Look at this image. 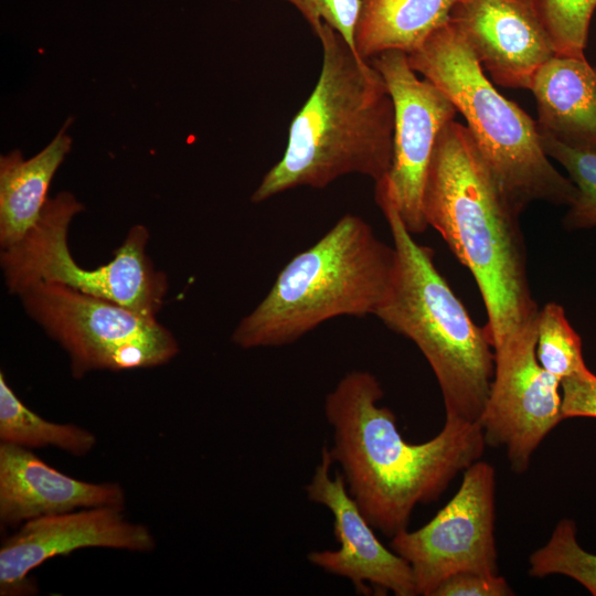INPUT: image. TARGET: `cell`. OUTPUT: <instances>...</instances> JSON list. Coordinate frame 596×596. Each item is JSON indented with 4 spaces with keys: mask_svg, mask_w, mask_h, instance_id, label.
Wrapping results in <instances>:
<instances>
[{
    "mask_svg": "<svg viewBox=\"0 0 596 596\" xmlns=\"http://www.w3.org/2000/svg\"><path fill=\"white\" fill-rule=\"evenodd\" d=\"M383 395L374 374L353 370L326 395L323 411L332 428L329 454L349 493L369 523L392 539L407 529L415 507L437 500L487 444L480 423L449 417L432 439L409 443L395 414L379 404Z\"/></svg>",
    "mask_w": 596,
    "mask_h": 596,
    "instance_id": "1",
    "label": "cell"
},
{
    "mask_svg": "<svg viewBox=\"0 0 596 596\" xmlns=\"http://www.w3.org/2000/svg\"><path fill=\"white\" fill-rule=\"evenodd\" d=\"M423 211L427 225L441 235L477 283L493 350L538 321L522 212L500 187L467 126L455 119L437 136Z\"/></svg>",
    "mask_w": 596,
    "mask_h": 596,
    "instance_id": "2",
    "label": "cell"
},
{
    "mask_svg": "<svg viewBox=\"0 0 596 596\" xmlns=\"http://www.w3.org/2000/svg\"><path fill=\"white\" fill-rule=\"evenodd\" d=\"M315 35L322 64L310 96L292 118L281 159L251 196L262 203L298 187L323 189L347 174L374 182L393 157L394 105L377 70L323 23Z\"/></svg>",
    "mask_w": 596,
    "mask_h": 596,
    "instance_id": "3",
    "label": "cell"
},
{
    "mask_svg": "<svg viewBox=\"0 0 596 596\" xmlns=\"http://www.w3.org/2000/svg\"><path fill=\"white\" fill-rule=\"evenodd\" d=\"M375 202L396 253L392 285L375 317L423 353L437 379L446 417L479 423L494 374L486 328L471 320L437 269L433 249L406 228L386 177L375 182Z\"/></svg>",
    "mask_w": 596,
    "mask_h": 596,
    "instance_id": "4",
    "label": "cell"
},
{
    "mask_svg": "<svg viewBox=\"0 0 596 596\" xmlns=\"http://www.w3.org/2000/svg\"><path fill=\"white\" fill-rule=\"evenodd\" d=\"M396 253L361 216L345 214L294 256L232 334L243 349L290 344L322 322L377 312L394 277Z\"/></svg>",
    "mask_w": 596,
    "mask_h": 596,
    "instance_id": "5",
    "label": "cell"
},
{
    "mask_svg": "<svg viewBox=\"0 0 596 596\" xmlns=\"http://www.w3.org/2000/svg\"><path fill=\"white\" fill-rule=\"evenodd\" d=\"M407 57L464 116L492 174L521 212L534 201L570 206L576 200L575 184L545 155L536 121L498 92L450 21Z\"/></svg>",
    "mask_w": 596,
    "mask_h": 596,
    "instance_id": "6",
    "label": "cell"
},
{
    "mask_svg": "<svg viewBox=\"0 0 596 596\" xmlns=\"http://www.w3.org/2000/svg\"><path fill=\"white\" fill-rule=\"evenodd\" d=\"M83 210L71 192H60L47 200L39 221L21 241L1 249L0 264L9 291L19 295L36 283L60 284L156 318L168 281L147 255V227L132 226L113 260L85 269L74 260L67 243L70 223Z\"/></svg>",
    "mask_w": 596,
    "mask_h": 596,
    "instance_id": "7",
    "label": "cell"
},
{
    "mask_svg": "<svg viewBox=\"0 0 596 596\" xmlns=\"http://www.w3.org/2000/svg\"><path fill=\"white\" fill-rule=\"evenodd\" d=\"M26 313L58 342L71 359L74 377L91 371L158 366L179 345L156 318L114 301L52 283H36L21 294Z\"/></svg>",
    "mask_w": 596,
    "mask_h": 596,
    "instance_id": "8",
    "label": "cell"
},
{
    "mask_svg": "<svg viewBox=\"0 0 596 596\" xmlns=\"http://www.w3.org/2000/svg\"><path fill=\"white\" fill-rule=\"evenodd\" d=\"M494 493V468L479 459L465 470L458 491L433 519L391 539L390 547L413 571L417 595L433 596L460 572L498 574Z\"/></svg>",
    "mask_w": 596,
    "mask_h": 596,
    "instance_id": "9",
    "label": "cell"
},
{
    "mask_svg": "<svg viewBox=\"0 0 596 596\" xmlns=\"http://www.w3.org/2000/svg\"><path fill=\"white\" fill-rule=\"evenodd\" d=\"M536 323L494 349V374L479 423L487 445L503 446L511 469L524 472L542 440L565 419L561 381L536 358Z\"/></svg>",
    "mask_w": 596,
    "mask_h": 596,
    "instance_id": "10",
    "label": "cell"
},
{
    "mask_svg": "<svg viewBox=\"0 0 596 596\" xmlns=\"http://www.w3.org/2000/svg\"><path fill=\"white\" fill-rule=\"evenodd\" d=\"M369 62L383 77L394 105L393 157L386 179L406 228L419 234L428 227L423 194L435 142L458 111L443 91L417 76L406 53L385 51Z\"/></svg>",
    "mask_w": 596,
    "mask_h": 596,
    "instance_id": "11",
    "label": "cell"
},
{
    "mask_svg": "<svg viewBox=\"0 0 596 596\" xmlns=\"http://www.w3.org/2000/svg\"><path fill=\"white\" fill-rule=\"evenodd\" d=\"M332 465L324 444L306 493L310 501L330 511L339 547L312 551L307 555L308 561L328 574L351 581L358 593L370 594L375 588L396 596H416L409 564L380 542L349 493L343 475L337 471L331 477Z\"/></svg>",
    "mask_w": 596,
    "mask_h": 596,
    "instance_id": "12",
    "label": "cell"
},
{
    "mask_svg": "<svg viewBox=\"0 0 596 596\" xmlns=\"http://www.w3.org/2000/svg\"><path fill=\"white\" fill-rule=\"evenodd\" d=\"M86 547L149 552L156 549V540L146 525L128 521L123 509L111 507L29 520L1 545L0 595L35 594L36 586L29 577L35 567Z\"/></svg>",
    "mask_w": 596,
    "mask_h": 596,
    "instance_id": "13",
    "label": "cell"
},
{
    "mask_svg": "<svg viewBox=\"0 0 596 596\" xmlns=\"http://www.w3.org/2000/svg\"><path fill=\"white\" fill-rule=\"evenodd\" d=\"M449 21L502 87L529 89L555 55L535 0H456Z\"/></svg>",
    "mask_w": 596,
    "mask_h": 596,
    "instance_id": "14",
    "label": "cell"
},
{
    "mask_svg": "<svg viewBox=\"0 0 596 596\" xmlns=\"http://www.w3.org/2000/svg\"><path fill=\"white\" fill-rule=\"evenodd\" d=\"M124 509L125 491L65 475L25 447L0 444V521L8 526L77 509Z\"/></svg>",
    "mask_w": 596,
    "mask_h": 596,
    "instance_id": "15",
    "label": "cell"
},
{
    "mask_svg": "<svg viewBox=\"0 0 596 596\" xmlns=\"http://www.w3.org/2000/svg\"><path fill=\"white\" fill-rule=\"evenodd\" d=\"M529 89L536 102L539 131L596 153V67L585 57L554 55L534 74Z\"/></svg>",
    "mask_w": 596,
    "mask_h": 596,
    "instance_id": "16",
    "label": "cell"
},
{
    "mask_svg": "<svg viewBox=\"0 0 596 596\" xmlns=\"http://www.w3.org/2000/svg\"><path fill=\"white\" fill-rule=\"evenodd\" d=\"M73 118L40 152L25 159L18 149L0 157V246L8 248L36 224L50 199L52 179L72 148Z\"/></svg>",
    "mask_w": 596,
    "mask_h": 596,
    "instance_id": "17",
    "label": "cell"
},
{
    "mask_svg": "<svg viewBox=\"0 0 596 596\" xmlns=\"http://www.w3.org/2000/svg\"><path fill=\"white\" fill-rule=\"evenodd\" d=\"M353 31L363 60L391 50L409 54L450 19L456 0H359Z\"/></svg>",
    "mask_w": 596,
    "mask_h": 596,
    "instance_id": "18",
    "label": "cell"
},
{
    "mask_svg": "<svg viewBox=\"0 0 596 596\" xmlns=\"http://www.w3.org/2000/svg\"><path fill=\"white\" fill-rule=\"evenodd\" d=\"M0 440L25 448L54 446L74 456L89 453L96 437L73 424L49 422L28 408L0 372Z\"/></svg>",
    "mask_w": 596,
    "mask_h": 596,
    "instance_id": "19",
    "label": "cell"
},
{
    "mask_svg": "<svg viewBox=\"0 0 596 596\" xmlns=\"http://www.w3.org/2000/svg\"><path fill=\"white\" fill-rule=\"evenodd\" d=\"M529 563L531 576L565 575L596 596V554L578 544L572 520H561L547 543L531 554Z\"/></svg>",
    "mask_w": 596,
    "mask_h": 596,
    "instance_id": "20",
    "label": "cell"
},
{
    "mask_svg": "<svg viewBox=\"0 0 596 596\" xmlns=\"http://www.w3.org/2000/svg\"><path fill=\"white\" fill-rule=\"evenodd\" d=\"M535 351L541 366L561 382L586 366L582 340L556 302H549L539 311Z\"/></svg>",
    "mask_w": 596,
    "mask_h": 596,
    "instance_id": "21",
    "label": "cell"
},
{
    "mask_svg": "<svg viewBox=\"0 0 596 596\" xmlns=\"http://www.w3.org/2000/svg\"><path fill=\"white\" fill-rule=\"evenodd\" d=\"M539 136L545 155L565 168L578 191L563 219L564 227L571 231L596 227V153L567 147L541 131Z\"/></svg>",
    "mask_w": 596,
    "mask_h": 596,
    "instance_id": "22",
    "label": "cell"
},
{
    "mask_svg": "<svg viewBox=\"0 0 596 596\" xmlns=\"http://www.w3.org/2000/svg\"><path fill=\"white\" fill-rule=\"evenodd\" d=\"M555 55L585 57L596 0H535Z\"/></svg>",
    "mask_w": 596,
    "mask_h": 596,
    "instance_id": "23",
    "label": "cell"
},
{
    "mask_svg": "<svg viewBox=\"0 0 596 596\" xmlns=\"http://www.w3.org/2000/svg\"><path fill=\"white\" fill-rule=\"evenodd\" d=\"M238 1V0H232ZM292 4L315 33L323 23L337 30L354 50L353 31L359 0H284ZM355 51V50H354Z\"/></svg>",
    "mask_w": 596,
    "mask_h": 596,
    "instance_id": "24",
    "label": "cell"
},
{
    "mask_svg": "<svg viewBox=\"0 0 596 596\" xmlns=\"http://www.w3.org/2000/svg\"><path fill=\"white\" fill-rule=\"evenodd\" d=\"M511 587L499 574L460 572L446 578L433 596H510Z\"/></svg>",
    "mask_w": 596,
    "mask_h": 596,
    "instance_id": "25",
    "label": "cell"
},
{
    "mask_svg": "<svg viewBox=\"0 0 596 596\" xmlns=\"http://www.w3.org/2000/svg\"><path fill=\"white\" fill-rule=\"evenodd\" d=\"M561 387L564 418H596V375L587 366L562 380Z\"/></svg>",
    "mask_w": 596,
    "mask_h": 596,
    "instance_id": "26",
    "label": "cell"
}]
</instances>
